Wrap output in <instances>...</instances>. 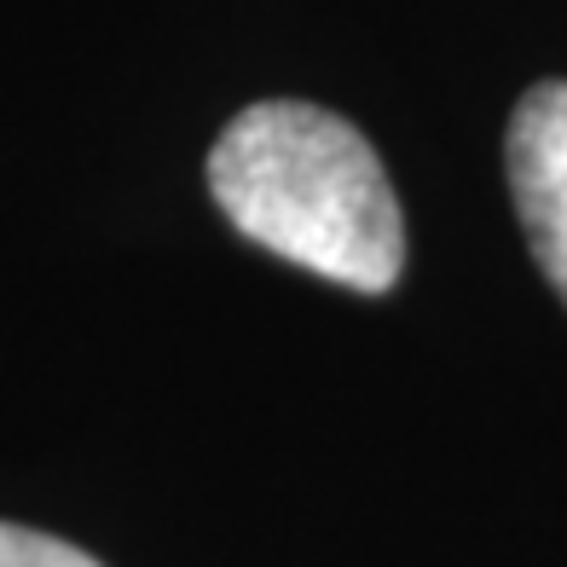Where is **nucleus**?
Wrapping results in <instances>:
<instances>
[{"label": "nucleus", "instance_id": "nucleus-1", "mask_svg": "<svg viewBox=\"0 0 567 567\" xmlns=\"http://www.w3.org/2000/svg\"><path fill=\"white\" fill-rule=\"evenodd\" d=\"M220 215L284 261L342 290L382 296L405 267V220L371 140L337 111L267 99L209 151Z\"/></svg>", "mask_w": 567, "mask_h": 567}, {"label": "nucleus", "instance_id": "nucleus-3", "mask_svg": "<svg viewBox=\"0 0 567 567\" xmlns=\"http://www.w3.org/2000/svg\"><path fill=\"white\" fill-rule=\"evenodd\" d=\"M0 567H99V561L87 550L64 545V538H53V533L0 522Z\"/></svg>", "mask_w": 567, "mask_h": 567}, {"label": "nucleus", "instance_id": "nucleus-2", "mask_svg": "<svg viewBox=\"0 0 567 567\" xmlns=\"http://www.w3.org/2000/svg\"><path fill=\"white\" fill-rule=\"evenodd\" d=\"M504 168L533 261L567 301V82H538L515 105Z\"/></svg>", "mask_w": 567, "mask_h": 567}]
</instances>
